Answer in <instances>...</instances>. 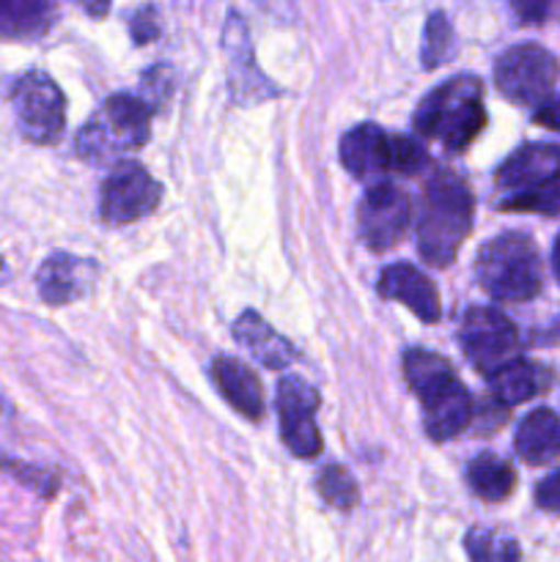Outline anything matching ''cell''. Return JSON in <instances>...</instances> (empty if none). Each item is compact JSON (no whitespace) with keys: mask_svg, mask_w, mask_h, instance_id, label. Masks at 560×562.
Returning <instances> with one entry per match:
<instances>
[{"mask_svg":"<svg viewBox=\"0 0 560 562\" xmlns=\"http://www.w3.org/2000/svg\"><path fill=\"white\" fill-rule=\"evenodd\" d=\"M536 505L547 514H560V470L536 486Z\"/></svg>","mask_w":560,"mask_h":562,"instance_id":"30","label":"cell"},{"mask_svg":"<svg viewBox=\"0 0 560 562\" xmlns=\"http://www.w3.org/2000/svg\"><path fill=\"white\" fill-rule=\"evenodd\" d=\"M500 209H505V212H536L555 217V214H560V179L541 187H530V190L511 192V198H505Z\"/></svg>","mask_w":560,"mask_h":562,"instance_id":"25","label":"cell"},{"mask_svg":"<svg viewBox=\"0 0 560 562\" xmlns=\"http://www.w3.org/2000/svg\"><path fill=\"white\" fill-rule=\"evenodd\" d=\"M453 49H456L453 27H450L448 16H445L443 11H437V14L428 16L426 31H423V49H421L423 66H426V69H437V66L448 64Z\"/></svg>","mask_w":560,"mask_h":562,"instance_id":"24","label":"cell"},{"mask_svg":"<svg viewBox=\"0 0 560 562\" xmlns=\"http://www.w3.org/2000/svg\"><path fill=\"white\" fill-rule=\"evenodd\" d=\"M533 121L547 126V130L560 132V93L558 97L544 99V102L536 108V113H533Z\"/></svg>","mask_w":560,"mask_h":562,"instance_id":"32","label":"cell"},{"mask_svg":"<svg viewBox=\"0 0 560 562\" xmlns=\"http://www.w3.org/2000/svg\"><path fill=\"white\" fill-rule=\"evenodd\" d=\"M212 379L220 387L223 398L234 406L247 420H261L264 415V390L256 373L245 362L234 357H217L212 362Z\"/></svg>","mask_w":560,"mask_h":562,"instance_id":"17","label":"cell"},{"mask_svg":"<svg viewBox=\"0 0 560 562\" xmlns=\"http://www.w3.org/2000/svg\"><path fill=\"white\" fill-rule=\"evenodd\" d=\"M560 77V64L541 44H516L505 49L494 66V82L500 93L516 104H541L552 97Z\"/></svg>","mask_w":560,"mask_h":562,"instance_id":"7","label":"cell"},{"mask_svg":"<svg viewBox=\"0 0 560 562\" xmlns=\"http://www.w3.org/2000/svg\"><path fill=\"white\" fill-rule=\"evenodd\" d=\"M560 179L558 143H525L497 168L494 181L508 192L530 190Z\"/></svg>","mask_w":560,"mask_h":562,"instance_id":"13","label":"cell"},{"mask_svg":"<svg viewBox=\"0 0 560 562\" xmlns=\"http://www.w3.org/2000/svg\"><path fill=\"white\" fill-rule=\"evenodd\" d=\"M234 338L256 357L261 366L275 368H289L291 362L296 360V351L283 335L275 333L256 311H245L239 318L234 322Z\"/></svg>","mask_w":560,"mask_h":562,"instance_id":"19","label":"cell"},{"mask_svg":"<svg viewBox=\"0 0 560 562\" xmlns=\"http://www.w3.org/2000/svg\"><path fill=\"white\" fill-rule=\"evenodd\" d=\"M486 379L494 398H497L503 406L525 404V401H530L533 395L544 393L547 384L552 382L549 371H544V368L536 366V362L522 360V357H514V360L505 362L503 368L489 373Z\"/></svg>","mask_w":560,"mask_h":562,"instance_id":"20","label":"cell"},{"mask_svg":"<svg viewBox=\"0 0 560 562\" xmlns=\"http://www.w3.org/2000/svg\"><path fill=\"white\" fill-rule=\"evenodd\" d=\"M514 450L525 464L544 467L560 456V417L541 406L533 409L516 428Z\"/></svg>","mask_w":560,"mask_h":562,"instance_id":"18","label":"cell"},{"mask_svg":"<svg viewBox=\"0 0 560 562\" xmlns=\"http://www.w3.org/2000/svg\"><path fill=\"white\" fill-rule=\"evenodd\" d=\"M5 274H9V269H5L3 258H0V283H3V280H5Z\"/></svg>","mask_w":560,"mask_h":562,"instance_id":"35","label":"cell"},{"mask_svg":"<svg viewBox=\"0 0 560 562\" xmlns=\"http://www.w3.org/2000/svg\"><path fill=\"white\" fill-rule=\"evenodd\" d=\"M340 162L355 179L390 170V135L377 124H360L340 137Z\"/></svg>","mask_w":560,"mask_h":562,"instance_id":"16","label":"cell"},{"mask_svg":"<svg viewBox=\"0 0 560 562\" xmlns=\"http://www.w3.org/2000/svg\"><path fill=\"white\" fill-rule=\"evenodd\" d=\"M170 91H173V86H170L168 66H154V69H148L146 75H143L141 99L146 102L148 110L157 108V104H163L165 99L170 97Z\"/></svg>","mask_w":560,"mask_h":562,"instance_id":"28","label":"cell"},{"mask_svg":"<svg viewBox=\"0 0 560 562\" xmlns=\"http://www.w3.org/2000/svg\"><path fill=\"white\" fill-rule=\"evenodd\" d=\"M552 272H555V278H558V283H560V234H558V239H555V245H552Z\"/></svg>","mask_w":560,"mask_h":562,"instance_id":"34","label":"cell"},{"mask_svg":"<svg viewBox=\"0 0 560 562\" xmlns=\"http://www.w3.org/2000/svg\"><path fill=\"white\" fill-rule=\"evenodd\" d=\"M404 376L423 406V428L434 442H445L472 423V398L445 357L426 349L404 355Z\"/></svg>","mask_w":560,"mask_h":562,"instance_id":"1","label":"cell"},{"mask_svg":"<svg viewBox=\"0 0 560 562\" xmlns=\"http://www.w3.org/2000/svg\"><path fill=\"white\" fill-rule=\"evenodd\" d=\"M223 53H225V69H228L231 93L236 102H264L269 97H278V88L264 77L258 69L256 55H253L250 33H247L242 14L231 11L223 27Z\"/></svg>","mask_w":560,"mask_h":562,"instance_id":"12","label":"cell"},{"mask_svg":"<svg viewBox=\"0 0 560 562\" xmlns=\"http://www.w3.org/2000/svg\"><path fill=\"white\" fill-rule=\"evenodd\" d=\"M130 33L135 38V44H148L159 36V20L157 11L152 5H143L135 14L130 16Z\"/></svg>","mask_w":560,"mask_h":562,"instance_id":"29","label":"cell"},{"mask_svg":"<svg viewBox=\"0 0 560 562\" xmlns=\"http://www.w3.org/2000/svg\"><path fill=\"white\" fill-rule=\"evenodd\" d=\"M318 393L300 376H285L278 384V415L280 434L285 448L300 459H316L322 453V434H318L316 415Z\"/></svg>","mask_w":560,"mask_h":562,"instance_id":"10","label":"cell"},{"mask_svg":"<svg viewBox=\"0 0 560 562\" xmlns=\"http://www.w3.org/2000/svg\"><path fill=\"white\" fill-rule=\"evenodd\" d=\"M410 228V201L393 184H373L357 206V231L371 250H390Z\"/></svg>","mask_w":560,"mask_h":562,"instance_id":"11","label":"cell"},{"mask_svg":"<svg viewBox=\"0 0 560 562\" xmlns=\"http://www.w3.org/2000/svg\"><path fill=\"white\" fill-rule=\"evenodd\" d=\"M11 104H14L16 126H20L25 140L36 143V146H53L64 135V93L55 86L53 77L44 75V71L22 75L11 91Z\"/></svg>","mask_w":560,"mask_h":562,"instance_id":"6","label":"cell"},{"mask_svg":"<svg viewBox=\"0 0 560 562\" xmlns=\"http://www.w3.org/2000/svg\"><path fill=\"white\" fill-rule=\"evenodd\" d=\"M426 148L404 135H390V173L412 176L426 168Z\"/></svg>","mask_w":560,"mask_h":562,"instance_id":"27","label":"cell"},{"mask_svg":"<svg viewBox=\"0 0 560 562\" xmlns=\"http://www.w3.org/2000/svg\"><path fill=\"white\" fill-rule=\"evenodd\" d=\"M163 187L137 162H124L104 179L99 214L110 225H126L157 209Z\"/></svg>","mask_w":560,"mask_h":562,"instance_id":"9","label":"cell"},{"mask_svg":"<svg viewBox=\"0 0 560 562\" xmlns=\"http://www.w3.org/2000/svg\"><path fill=\"white\" fill-rule=\"evenodd\" d=\"M508 3H511V9H514V14L519 16L522 22L538 25V22H544L549 16L555 0H508Z\"/></svg>","mask_w":560,"mask_h":562,"instance_id":"31","label":"cell"},{"mask_svg":"<svg viewBox=\"0 0 560 562\" xmlns=\"http://www.w3.org/2000/svg\"><path fill=\"white\" fill-rule=\"evenodd\" d=\"M459 340L467 360L486 376L519 357L516 327L497 307H470L461 318Z\"/></svg>","mask_w":560,"mask_h":562,"instance_id":"8","label":"cell"},{"mask_svg":"<svg viewBox=\"0 0 560 562\" xmlns=\"http://www.w3.org/2000/svg\"><path fill=\"white\" fill-rule=\"evenodd\" d=\"M91 272L93 263H88L86 258L55 252L42 263L36 274L38 294L47 305H69V302L80 300L82 291L88 289Z\"/></svg>","mask_w":560,"mask_h":562,"instance_id":"15","label":"cell"},{"mask_svg":"<svg viewBox=\"0 0 560 562\" xmlns=\"http://www.w3.org/2000/svg\"><path fill=\"white\" fill-rule=\"evenodd\" d=\"M377 289L384 300H395L410 307L421 322L434 324L443 316L437 285L412 263H390L388 269H382Z\"/></svg>","mask_w":560,"mask_h":562,"instance_id":"14","label":"cell"},{"mask_svg":"<svg viewBox=\"0 0 560 562\" xmlns=\"http://www.w3.org/2000/svg\"><path fill=\"white\" fill-rule=\"evenodd\" d=\"M464 549L470 562H519L522 552L519 543L508 536H500V532L492 530H475L467 532Z\"/></svg>","mask_w":560,"mask_h":562,"instance_id":"23","label":"cell"},{"mask_svg":"<svg viewBox=\"0 0 560 562\" xmlns=\"http://www.w3.org/2000/svg\"><path fill=\"white\" fill-rule=\"evenodd\" d=\"M467 483L483 503H503L516 486L514 467L494 453H481L467 467Z\"/></svg>","mask_w":560,"mask_h":562,"instance_id":"22","label":"cell"},{"mask_svg":"<svg viewBox=\"0 0 560 562\" xmlns=\"http://www.w3.org/2000/svg\"><path fill=\"white\" fill-rule=\"evenodd\" d=\"M316 486L318 494L324 497V503H329L338 510H351L357 505V499H360V488H357L355 477H351L344 467L333 464L327 467V470H322Z\"/></svg>","mask_w":560,"mask_h":562,"instance_id":"26","label":"cell"},{"mask_svg":"<svg viewBox=\"0 0 560 562\" xmlns=\"http://www.w3.org/2000/svg\"><path fill=\"white\" fill-rule=\"evenodd\" d=\"M77 3H80L91 16H104L110 11V3H113V0H77Z\"/></svg>","mask_w":560,"mask_h":562,"instance_id":"33","label":"cell"},{"mask_svg":"<svg viewBox=\"0 0 560 562\" xmlns=\"http://www.w3.org/2000/svg\"><path fill=\"white\" fill-rule=\"evenodd\" d=\"M53 25L49 0H0V38H38Z\"/></svg>","mask_w":560,"mask_h":562,"instance_id":"21","label":"cell"},{"mask_svg":"<svg viewBox=\"0 0 560 562\" xmlns=\"http://www.w3.org/2000/svg\"><path fill=\"white\" fill-rule=\"evenodd\" d=\"M483 86L478 77L459 75L434 88L415 113V130L437 137L448 151H464L486 126Z\"/></svg>","mask_w":560,"mask_h":562,"instance_id":"3","label":"cell"},{"mask_svg":"<svg viewBox=\"0 0 560 562\" xmlns=\"http://www.w3.org/2000/svg\"><path fill=\"white\" fill-rule=\"evenodd\" d=\"M472 192L459 176L439 170L423 190L417 217V250L432 267H448L472 225Z\"/></svg>","mask_w":560,"mask_h":562,"instance_id":"2","label":"cell"},{"mask_svg":"<svg viewBox=\"0 0 560 562\" xmlns=\"http://www.w3.org/2000/svg\"><path fill=\"white\" fill-rule=\"evenodd\" d=\"M481 289L500 302H527L541 291V258L536 241L522 231H508L481 247L475 261Z\"/></svg>","mask_w":560,"mask_h":562,"instance_id":"4","label":"cell"},{"mask_svg":"<svg viewBox=\"0 0 560 562\" xmlns=\"http://www.w3.org/2000/svg\"><path fill=\"white\" fill-rule=\"evenodd\" d=\"M146 102L126 93L110 97L77 135V154L91 162H104L124 151H137L148 140Z\"/></svg>","mask_w":560,"mask_h":562,"instance_id":"5","label":"cell"}]
</instances>
